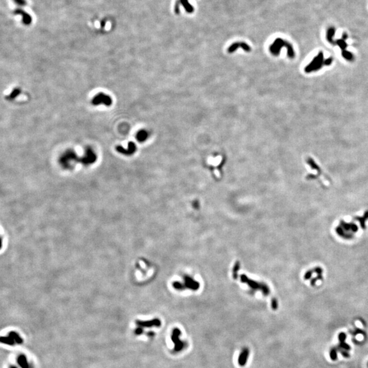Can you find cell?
<instances>
[{
  "label": "cell",
  "instance_id": "obj_3",
  "mask_svg": "<svg viewBox=\"0 0 368 368\" xmlns=\"http://www.w3.org/2000/svg\"><path fill=\"white\" fill-rule=\"evenodd\" d=\"M112 102L111 98L109 95H106L104 93H99L91 100V104L94 106L104 105L109 106L112 105Z\"/></svg>",
  "mask_w": 368,
  "mask_h": 368
},
{
  "label": "cell",
  "instance_id": "obj_5",
  "mask_svg": "<svg viewBox=\"0 0 368 368\" xmlns=\"http://www.w3.org/2000/svg\"><path fill=\"white\" fill-rule=\"evenodd\" d=\"M137 146H136L134 142H132V141L128 142L127 149H125L124 147H122V146H120V145L117 146L116 147L117 151L121 153V154L126 155V156L133 155V153H134L136 152V151H137Z\"/></svg>",
  "mask_w": 368,
  "mask_h": 368
},
{
  "label": "cell",
  "instance_id": "obj_13",
  "mask_svg": "<svg viewBox=\"0 0 368 368\" xmlns=\"http://www.w3.org/2000/svg\"><path fill=\"white\" fill-rule=\"evenodd\" d=\"M15 2L19 5H21V6L26 5V2H25L24 0H15Z\"/></svg>",
  "mask_w": 368,
  "mask_h": 368
},
{
  "label": "cell",
  "instance_id": "obj_2",
  "mask_svg": "<svg viewBox=\"0 0 368 368\" xmlns=\"http://www.w3.org/2000/svg\"><path fill=\"white\" fill-rule=\"evenodd\" d=\"M181 331L177 328H174L172 333V335H171V339H172V341L175 344L174 351L175 352L181 351L182 350L187 346V342L181 341L179 339Z\"/></svg>",
  "mask_w": 368,
  "mask_h": 368
},
{
  "label": "cell",
  "instance_id": "obj_11",
  "mask_svg": "<svg viewBox=\"0 0 368 368\" xmlns=\"http://www.w3.org/2000/svg\"><path fill=\"white\" fill-rule=\"evenodd\" d=\"M20 93H21L20 89H18V88H15L11 93H10V95H8V98L10 100L15 99L16 97H17V96L20 94Z\"/></svg>",
  "mask_w": 368,
  "mask_h": 368
},
{
  "label": "cell",
  "instance_id": "obj_12",
  "mask_svg": "<svg viewBox=\"0 0 368 368\" xmlns=\"http://www.w3.org/2000/svg\"><path fill=\"white\" fill-rule=\"evenodd\" d=\"M331 357L333 360H335L337 359V351L335 349H332L331 351Z\"/></svg>",
  "mask_w": 368,
  "mask_h": 368
},
{
  "label": "cell",
  "instance_id": "obj_1",
  "mask_svg": "<svg viewBox=\"0 0 368 368\" xmlns=\"http://www.w3.org/2000/svg\"><path fill=\"white\" fill-rule=\"evenodd\" d=\"M61 164L65 168H71L75 163L80 162V159L78 158L77 154L73 150H68L63 153L62 156L59 159Z\"/></svg>",
  "mask_w": 368,
  "mask_h": 368
},
{
  "label": "cell",
  "instance_id": "obj_8",
  "mask_svg": "<svg viewBox=\"0 0 368 368\" xmlns=\"http://www.w3.org/2000/svg\"><path fill=\"white\" fill-rule=\"evenodd\" d=\"M249 353V351L248 348H244L242 350L241 354L239 355V357L238 359V363L241 366H244L246 363H247Z\"/></svg>",
  "mask_w": 368,
  "mask_h": 368
},
{
  "label": "cell",
  "instance_id": "obj_9",
  "mask_svg": "<svg viewBox=\"0 0 368 368\" xmlns=\"http://www.w3.org/2000/svg\"><path fill=\"white\" fill-rule=\"evenodd\" d=\"M149 137V133H147V131L145 130H141L140 131H138L137 135H136V138H137V140L140 142H144L146 140H147V138Z\"/></svg>",
  "mask_w": 368,
  "mask_h": 368
},
{
  "label": "cell",
  "instance_id": "obj_6",
  "mask_svg": "<svg viewBox=\"0 0 368 368\" xmlns=\"http://www.w3.org/2000/svg\"><path fill=\"white\" fill-rule=\"evenodd\" d=\"M180 5L183 6L184 9L188 13H192L194 12V7L189 3L188 0H178L175 3V12L177 15H179V13L180 12Z\"/></svg>",
  "mask_w": 368,
  "mask_h": 368
},
{
  "label": "cell",
  "instance_id": "obj_4",
  "mask_svg": "<svg viewBox=\"0 0 368 368\" xmlns=\"http://www.w3.org/2000/svg\"><path fill=\"white\" fill-rule=\"evenodd\" d=\"M96 155L95 152L93 151L92 149L90 147H87L85 150L84 156L80 159V162L84 164H91L94 163L96 160Z\"/></svg>",
  "mask_w": 368,
  "mask_h": 368
},
{
  "label": "cell",
  "instance_id": "obj_7",
  "mask_svg": "<svg viewBox=\"0 0 368 368\" xmlns=\"http://www.w3.org/2000/svg\"><path fill=\"white\" fill-rule=\"evenodd\" d=\"M239 48H241L243 50H244L246 52H250L252 49L250 48V46H249L247 43H245V42H235L233 44H231L229 48L228 49V52L229 53H232L235 52L236 50Z\"/></svg>",
  "mask_w": 368,
  "mask_h": 368
},
{
  "label": "cell",
  "instance_id": "obj_10",
  "mask_svg": "<svg viewBox=\"0 0 368 368\" xmlns=\"http://www.w3.org/2000/svg\"><path fill=\"white\" fill-rule=\"evenodd\" d=\"M15 12L17 13L18 15H21V16H23V21L25 24L29 25L31 23V19L30 16L29 15H27V14L26 12H24L23 10H16Z\"/></svg>",
  "mask_w": 368,
  "mask_h": 368
}]
</instances>
